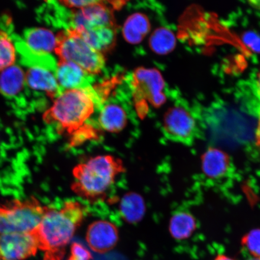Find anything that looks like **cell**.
<instances>
[{
  "instance_id": "cell-23",
  "label": "cell",
  "mask_w": 260,
  "mask_h": 260,
  "mask_svg": "<svg viewBox=\"0 0 260 260\" xmlns=\"http://www.w3.org/2000/svg\"><path fill=\"white\" fill-rule=\"evenodd\" d=\"M70 136V145L71 147H75L82 145L87 141L99 139V133L92 125L87 123Z\"/></svg>"
},
{
  "instance_id": "cell-20",
  "label": "cell",
  "mask_w": 260,
  "mask_h": 260,
  "mask_svg": "<svg viewBox=\"0 0 260 260\" xmlns=\"http://www.w3.org/2000/svg\"><path fill=\"white\" fill-rule=\"evenodd\" d=\"M25 73L20 67L13 65L0 73V93L7 97L15 96L23 89Z\"/></svg>"
},
{
  "instance_id": "cell-31",
  "label": "cell",
  "mask_w": 260,
  "mask_h": 260,
  "mask_svg": "<svg viewBox=\"0 0 260 260\" xmlns=\"http://www.w3.org/2000/svg\"><path fill=\"white\" fill-rule=\"evenodd\" d=\"M248 260H260V258L251 257V258H249Z\"/></svg>"
},
{
  "instance_id": "cell-18",
  "label": "cell",
  "mask_w": 260,
  "mask_h": 260,
  "mask_svg": "<svg viewBox=\"0 0 260 260\" xmlns=\"http://www.w3.org/2000/svg\"><path fill=\"white\" fill-rule=\"evenodd\" d=\"M150 30V22L145 15L136 13L126 19L122 29L123 37L129 44L141 42Z\"/></svg>"
},
{
  "instance_id": "cell-10",
  "label": "cell",
  "mask_w": 260,
  "mask_h": 260,
  "mask_svg": "<svg viewBox=\"0 0 260 260\" xmlns=\"http://www.w3.org/2000/svg\"><path fill=\"white\" fill-rule=\"evenodd\" d=\"M86 239L89 248L93 252L105 253L111 251L118 243L119 230L110 221H94L87 228Z\"/></svg>"
},
{
  "instance_id": "cell-12",
  "label": "cell",
  "mask_w": 260,
  "mask_h": 260,
  "mask_svg": "<svg viewBox=\"0 0 260 260\" xmlns=\"http://www.w3.org/2000/svg\"><path fill=\"white\" fill-rule=\"evenodd\" d=\"M55 72L46 67H29L25 73V83L32 89L44 92L54 100L61 92Z\"/></svg>"
},
{
  "instance_id": "cell-29",
  "label": "cell",
  "mask_w": 260,
  "mask_h": 260,
  "mask_svg": "<svg viewBox=\"0 0 260 260\" xmlns=\"http://www.w3.org/2000/svg\"><path fill=\"white\" fill-rule=\"evenodd\" d=\"M255 91L260 100V70L257 74L255 83Z\"/></svg>"
},
{
  "instance_id": "cell-15",
  "label": "cell",
  "mask_w": 260,
  "mask_h": 260,
  "mask_svg": "<svg viewBox=\"0 0 260 260\" xmlns=\"http://www.w3.org/2000/svg\"><path fill=\"white\" fill-rule=\"evenodd\" d=\"M127 121L125 110L116 103H109L103 106L98 119L102 130L113 133L122 131L127 124Z\"/></svg>"
},
{
  "instance_id": "cell-11",
  "label": "cell",
  "mask_w": 260,
  "mask_h": 260,
  "mask_svg": "<svg viewBox=\"0 0 260 260\" xmlns=\"http://www.w3.org/2000/svg\"><path fill=\"white\" fill-rule=\"evenodd\" d=\"M106 2L98 1L95 4L74 11L71 27L88 29L101 26L116 27L112 8Z\"/></svg>"
},
{
  "instance_id": "cell-14",
  "label": "cell",
  "mask_w": 260,
  "mask_h": 260,
  "mask_svg": "<svg viewBox=\"0 0 260 260\" xmlns=\"http://www.w3.org/2000/svg\"><path fill=\"white\" fill-rule=\"evenodd\" d=\"M55 74L61 92L88 86L87 77L89 75L70 61L58 60Z\"/></svg>"
},
{
  "instance_id": "cell-21",
  "label": "cell",
  "mask_w": 260,
  "mask_h": 260,
  "mask_svg": "<svg viewBox=\"0 0 260 260\" xmlns=\"http://www.w3.org/2000/svg\"><path fill=\"white\" fill-rule=\"evenodd\" d=\"M176 38L170 29L160 27L152 32L149 38V47L155 53L167 54L173 51Z\"/></svg>"
},
{
  "instance_id": "cell-30",
  "label": "cell",
  "mask_w": 260,
  "mask_h": 260,
  "mask_svg": "<svg viewBox=\"0 0 260 260\" xmlns=\"http://www.w3.org/2000/svg\"><path fill=\"white\" fill-rule=\"evenodd\" d=\"M213 260H236L230 257V256L223 255V254H219L217 255L215 258Z\"/></svg>"
},
{
  "instance_id": "cell-2",
  "label": "cell",
  "mask_w": 260,
  "mask_h": 260,
  "mask_svg": "<svg viewBox=\"0 0 260 260\" xmlns=\"http://www.w3.org/2000/svg\"><path fill=\"white\" fill-rule=\"evenodd\" d=\"M125 171L121 159L112 155H99L73 169V191L83 199L95 202L106 196L119 175Z\"/></svg>"
},
{
  "instance_id": "cell-8",
  "label": "cell",
  "mask_w": 260,
  "mask_h": 260,
  "mask_svg": "<svg viewBox=\"0 0 260 260\" xmlns=\"http://www.w3.org/2000/svg\"><path fill=\"white\" fill-rule=\"evenodd\" d=\"M38 249L32 232L0 235V260H24L35 255Z\"/></svg>"
},
{
  "instance_id": "cell-27",
  "label": "cell",
  "mask_w": 260,
  "mask_h": 260,
  "mask_svg": "<svg viewBox=\"0 0 260 260\" xmlns=\"http://www.w3.org/2000/svg\"><path fill=\"white\" fill-rule=\"evenodd\" d=\"M98 1H61L60 3L65 7L74 10H80L95 4Z\"/></svg>"
},
{
  "instance_id": "cell-5",
  "label": "cell",
  "mask_w": 260,
  "mask_h": 260,
  "mask_svg": "<svg viewBox=\"0 0 260 260\" xmlns=\"http://www.w3.org/2000/svg\"><path fill=\"white\" fill-rule=\"evenodd\" d=\"M162 130L170 141L190 146L202 136L204 123L200 112L180 99L165 114Z\"/></svg>"
},
{
  "instance_id": "cell-16",
  "label": "cell",
  "mask_w": 260,
  "mask_h": 260,
  "mask_svg": "<svg viewBox=\"0 0 260 260\" xmlns=\"http://www.w3.org/2000/svg\"><path fill=\"white\" fill-rule=\"evenodd\" d=\"M76 28L87 43L103 54L111 50L115 44L116 27L101 26L88 29Z\"/></svg>"
},
{
  "instance_id": "cell-22",
  "label": "cell",
  "mask_w": 260,
  "mask_h": 260,
  "mask_svg": "<svg viewBox=\"0 0 260 260\" xmlns=\"http://www.w3.org/2000/svg\"><path fill=\"white\" fill-rule=\"evenodd\" d=\"M16 48L9 35L0 30V73L15 64Z\"/></svg>"
},
{
  "instance_id": "cell-13",
  "label": "cell",
  "mask_w": 260,
  "mask_h": 260,
  "mask_svg": "<svg viewBox=\"0 0 260 260\" xmlns=\"http://www.w3.org/2000/svg\"><path fill=\"white\" fill-rule=\"evenodd\" d=\"M56 45V37L53 32L47 28H35L25 31L24 44L19 48L37 56H48L54 51Z\"/></svg>"
},
{
  "instance_id": "cell-17",
  "label": "cell",
  "mask_w": 260,
  "mask_h": 260,
  "mask_svg": "<svg viewBox=\"0 0 260 260\" xmlns=\"http://www.w3.org/2000/svg\"><path fill=\"white\" fill-rule=\"evenodd\" d=\"M198 222L192 214L186 210H178L172 216L169 230L173 238L177 240H186L197 230Z\"/></svg>"
},
{
  "instance_id": "cell-1",
  "label": "cell",
  "mask_w": 260,
  "mask_h": 260,
  "mask_svg": "<svg viewBox=\"0 0 260 260\" xmlns=\"http://www.w3.org/2000/svg\"><path fill=\"white\" fill-rule=\"evenodd\" d=\"M86 213L83 205L75 201L64 203L59 210L49 208L37 229L38 248L45 252L44 260H62L65 248L82 223Z\"/></svg>"
},
{
  "instance_id": "cell-28",
  "label": "cell",
  "mask_w": 260,
  "mask_h": 260,
  "mask_svg": "<svg viewBox=\"0 0 260 260\" xmlns=\"http://www.w3.org/2000/svg\"><path fill=\"white\" fill-rule=\"evenodd\" d=\"M256 115L258 117V123L255 132V143L256 145L260 149V107L256 112Z\"/></svg>"
},
{
  "instance_id": "cell-24",
  "label": "cell",
  "mask_w": 260,
  "mask_h": 260,
  "mask_svg": "<svg viewBox=\"0 0 260 260\" xmlns=\"http://www.w3.org/2000/svg\"><path fill=\"white\" fill-rule=\"evenodd\" d=\"M242 244L253 258H260V229H255L246 234Z\"/></svg>"
},
{
  "instance_id": "cell-25",
  "label": "cell",
  "mask_w": 260,
  "mask_h": 260,
  "mask_svg": "<svg viewBox=\"0 0 260 260\" xmlns=\"http://www.w3.org/2000/svg\"><path fill=\"white\" fill-rule=\"evenodd\" d=\"M92 254L85 246L77 242H74L71 247V256L68 260H90Z\"/></svg>"
},
{
  "instance_id": "cell-6",
  "label": "cell",
  "mask_w": 260,
  "mask_h": 260,
  "mask_svg": "<svg viewBox=\"0 0 260 260\" xmlns=\"http://www.w3.org/2000/svg\"><path fill=\"white\" fill-rule=\"evenodd\" d=\"M49 207L35 198L0 206V235L29 233L37 229Z\"/></svg>"
},
{
  "instance_id": "cell-7",
  "label": "cell",
  "mask_w": 260,
  "mask_h": 260,
  "mask_svg": "<svg viewBox=\"0 0 260 260\" xmlns=\"http://www.w3.org/2000/svg\"><path fill=\"white\" fill-rule=\"evenodd\" d=\"M164 88L165 81L158 70L144 68L135 70L130 79V89L139 116L143 118L147 113V103L155 107L164 105L167 100Z\"/></svg>"
},
{
  "instance_id": "cell-3",
  "label": "cell",
  "mask_w": 260,
  "mask_h": 260,
  "mask_svg": "<svg viewBox=\"0 0 260 260\" xmlns=\"http://www.w3.org/2000/svg\"><path fill=\"white\" fill-rule=\"evenodd\" d=\"M99 101L92 87L63 90L45 112L44 121L71 135L87 123Z\"/></svg>"
},
{
  "instance_id": "cell-4",
  "label": "cell",
  "mask_w": 260,
  "mask_h": 260,
  "mask_svg": "<svg viewBox=\"0 0 260 260\" xmlns=\"http://www.w3.org/2000/svg\"><path fill=\"white\" fill-rule=\"evenodd\" d=\"M54 52L58 60L77 64L89 76L102 73L105 67L104 54L87 43L80 32L71 26L56 36Z\"/></svg>"
},
{
  "instance_id": "cell-19",
  "label": "cell",
  "mask_w": 260,
  "mask_h": 260,
  "mask_svg": "<svg viewBox=\"0 0 260 260\" xmlns=\"http://www.w3.org/2000/svg\"><path fill=\"white\" fill-rule=\"evenodd\" d=\"M119 207L123 220L130 223L140 222L145 215V201L137 193L129 192L123 195L120 201Z\"/></svg>"
},
{
  "instance_id": "cell-26",
  "label": "cell",
  "mask_w": 260,
  "mask_h": 260,
  "mask_svg": "<svg viewBox=\"0 0 260 260\" xmlns=\"http://www.w3.org/2000/svg\"><path fill=\"white\" fill-rule=\"evenodd\" d=\"M243 40L245 43L256 53H260V37L257 34L252 31L246 32Z\"/></svg>"
},
{
  "instance_id": "cell-9",
  "label": "cell",
  "mask_w": 260,
  "mask_h": 260,
  "mask_svg": "<svg viewBox=\"0 0 260 260\" xmlns=\"http://www.w3.org/2000/svg\"><path fill=\"white\" fill-rule=\"evenodd\" d=\"M201 169L207 181L214 184L229 180L236 171L230 156L221 149L213 147L208 148L203 154Z\"/></svg>"
}]
</instances>
